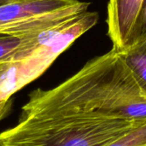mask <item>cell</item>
<instances>
[{
	"label": "cell",
	"instance_id": "6da1fadb",
	"mask_svg": "<svg viewBox=\"0 0 146 146\" xmlns=\"http://www.w3.org/2000/svg\"><path fill=\"white\" fill-rule=\"evenodd\" d=\"M68 117L146 120V95L120 51L91 59L53 88L33 91L19 120Z\"/></svg>",
	"mask_w": 146,
	"mask_h": 146
},
{
	"label": "cell",
	"instance_id": "7a4b0ae2",
	"mask_svg": "<svg viewBox=\"0 0 146 146\" xmlns=\"http://www.w3.org/2000/svg\"><path fill=\"white\" fill-rule=\"evenodd\" d=\"M145 121L72 117L18 120L0 133V146H106Z\"/></svg>",
	"mask_w": 146,
	"mask_h": 146
},
{
	"label": "cell",
	"instance_id": "3957f363",
	"mask_svg": "<svg viewBox=\"0 0 146 146\" xmlns=\"http://www.w3.org/2000/svg\"><path fill=\"white\" fill-rule=\"evenodd\" d=\"M96 11H86L77 16L56 38L41 45L29 57L14 62L0 80V100L11 98L20 88L38 77L78 38L98 21Z\"/></svg>",
	"mask_w": 146,
	"mask_h": 146
},
{
	"label": "cell",
	"instance_id": "277c9868",
	"mask_svg": "<svg viewBox=\"0 0 146 146\" xmlns=\"http://www.w3.org/2000/svg\"><path fill=\"white\" fill-rule=\"evenodd\" d=\"M142 0H109L107 7L108 36L115 50L127 47Z\"/></svg>",
	"mask_w": 146,
	"mask_h": 146
},
{
	"label": "cell",
	"instance_id": "5b68a950",
	"mask_svg": "<svg viewBox=\"0 0 146 146\" xmlns=\"http://www.w3.org/2000/svg\"><path fill=\"white\" fill-rule=\"evenodd\" d=\"M79 0H19L0 6V28L28 22L77 3Z\"/></svg>",
	"mask_w": 146,
	"mask_h": 146
},
{
	"label": "cell",
	"instance_id": "8992f818",
	"mask_svg": "<svg viewBox=\"0 0 146 146\" xmlns=\"http://www.w3.org/2000/svg\"><path fill=\"white\" fill-rule=\"evenodd\" d=\"M40 33L17 37L0 33V63L16 62L29 57L41 46Z\"/></svg>",
	"mask_w": 146,
	"mask_h": 146
},
{
	"label": "cell",
	"instance_id": "52a82bcc",
	"mask_svg": "<svg viewBox=\"0 0 146 146\" xmlns=\"http://www.w3.org/2000/svg\"><path fill=\"white\" fill-rule=\"evenodd\" d=\"M118 51L146 95V38Z\"/></svg>",
	"mask_w": 146,
	"mask_h": 146
},
{
	"label": "cell",
	"instance_id": "ba28073f",
	"mask_svg": "<svg viewBox=\"0 0 146 146\" xmlns=\"http://www.w3.org/2000/svg\"><path fill=\"white\" fill-rule=\"evenodd\" d=\"M106 146H146V121Z\"/></svg>",
	"mask_w": 146,
	"mask_h": 146
},
{
	"label": "cell",
	"instance_id": "9c48e42d",
	"mask_svg": "<svg viewBox=\"0 0 146 146\" xmlns=\"http://www.w3.org/2000/svg\"><path fill=\"white\" fill-rule=\"evenodd\" d=\"M144 38H146V0H142L140 9L137 16L127 47Z\"/></svg>",
	"mask_w": 146,
	"mask_h": 146
},
{
	"label": "cell",
	"instance_id": "30bf717a",
	"mask_svg": "<svg viewBox=\"0 0 146 146\" xmlns=\"http://www.w3.org/2000/svg\"><path fill=\"white\" fill-rule=\"evenodd\" d=\"M13 104V99L11 98L4 100H0V121L9 113Z\"/></svg>",
	"mask_w": 146,
	"mask_h": 146
},
{
	"label": "cell",
	"instance_id": "8fae6325",
	"mask_svg": "<svg viewBox=\"0 0 146 146\" xmlns=\"http://www.w3.org/2000/svg\"><path fill=\"white\" fill-rule=\"evenodd\" d=\"M14 62H7V63H0V80L3 76V74L8 71L9 67L13 64Z\"/></svg>",
	"mask_w": 146,
	"mask_h": 146
},
{
	"label": "cell",
	"instance_id": "7c38bea8",
	"mask_svg": "<svg viewBox=\"0 0 146 146\" xmlns=\"http://www.w3.org/2000/svg\"><path fill=\"white\" fill-rule=\"evenodd\" d=\"M15 1H19V0H0V6L3 5V4H6V3H9L15 2Z\"/></svg>",
	"mask_w": 146,
	"mask_h": 146
}]
</instances>
